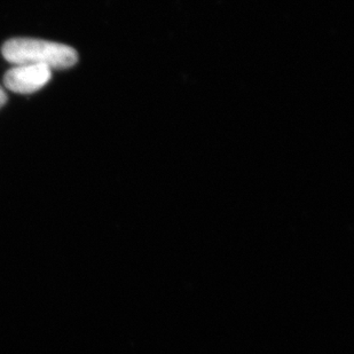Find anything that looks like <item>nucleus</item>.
<instances>
[{
    "instance_id": "7ed1b4c3",
    "label": "nucleus",
    "mask_w": 354,
    "mask_h": 354,
    "mask_svg": "<svg viewBox=\"0 0 354 354\" xmlns=\"http://www.w3.org/2000/svg\"><path fill=\"white\" fill-rule=\"evenodd\" d=\"M7 102V94L5 91L3 90V87L0 86V108L5 106Z\"/></svg>"
},
{
    "instance_id": "f257e3e1",
    "label": "nucleus",
    "mask_w": 354,
    "mask_h": 354,
    "mask_svg": "<svg viewBox=\"0 0 354 354\" xmlns=\"http://www.w3.org/2000/svg\"><path fill=\"white\" fill-rule=\"evenodd\" d=\"M1 54L5 60L14 66L37 64L46 66L50 71L69 69L78 61L77 52L73 47L34 38L7 40L1 47Z\"/></svg>"
},
{
    "instance_id": "f03ea898",
    "label": "nucleus",
    "mask_w": 354,
    "mask_h": 354,
    "mask_svg": "<svg viewBox=\"0 0 354 354\" xmlns=\"http://www.w3.org/2000/svg\"><path fill=\"white\" fill-rule=\"evenodd\" d=\"M52 78V71L46 66L17 64L3 76L6 88L20 94H30L43 88Z\"/></svg>"
}]
</instances>
